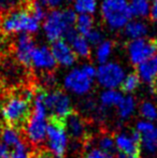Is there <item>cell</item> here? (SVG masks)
<instances>
[{
	"label": "cell",
	"mask_w": 157,
	"mask_h": 158,
	"mask_svg": "<svg viewBox=\"0 0 157 158\" xmlns=\"http://www.w3.org/2000/svg\"><path fill=\"white\" fill-rule=\"evenodd\" d=\"M78 13L71 8L51 10L42 24V30L50 42H56L65 38L69 29L74 27Z\"/></svg>",
	"instance_id": "cell-1"
},
{
	"label": "cell",
	"mask_w": 157,
	"mask_h": 158,
	"mask_svg": "<svg viewBox=\"0 0 157 158\" xmlns=\"http://www.w3.org/2000/svg\"><path fill=\"white\" fill-rule=\"evenodd\" d=\"M44 92H38L34 98L32 112L26 123L25 132L29 142L35 145L43 143L46 139L48 130V110L43 102Z\"/></svg>",
	"instance_id": "cell-2"
},
{
	"label": "cell",
	"mask_w": 157,
	"mask_h": 158,
	"mask_svg": "<svg viewBox=\"0 0 157 158\" xmlns=\"http://www.w3.org/2000/svg\"><path fill=\"white\" fill-rule=\"evenodd\" d=\"M100 14L105 25L112 30H121L131 21L128 0H102Z\"/></svg>",
	"instance_id": "cell-3"
},
{
	"label": "cell",
	"mask_w": 157,
	"mask_h": 158,
	"mask_svg": "<svg viewBox=\"0 0 157 158\" xmlns=\"http://www.w3.org/2000/svg\"><path fill=\"white\" fill-rule=\"evenodd\" d=\"M1 28L6 33H25L31 35L39 31L40 22L37 21L28 11H13L3 19Z\"/></svg>",
	"instance_id": "cell-4"
},
{
	"label": "cell",
	"mask_w": 157,
	"mask_h": 158,
	"mask_svg": "<svg viewBox=\"0 0 157 158\" xmlns=\"http://www.w3.org/2000/svg\"><path fill=\"white\" fill-rule=\"evenodd\" d=\"M43 102L52 119L64 122L72 113V102L68 94L60 89L44 93Z\"/></svg>",
	"instance_id": "cell-5"
},
{
	"label": "cell",
	"mask_w": 157,
	"mask_h": 158,
	"mask_svg": "<svg viewBox=\"0 0 157 158\" xmlns=\"http://www.w3.org/2000/svg\"><path fill=\"white\" fill-rule=\"evenodd\" d=\"M46 145L48 153L54 158H63L66 154L68 144H69V135L64 125V122L52 119L48 122V130H46Z\"/></svg>",
	"instance_id": "cell-6"
},
{
	"label": "cell",
	"mask_w": 157,
	"mask_h": 158,
	"mask_svg": "<svg viewBox=\"0 0 157 158\" xmlns=\"http://www.w3.org/2000/svg\"><path fill=\"white\" fill-rule=\"evenodd\" d=\"M29 101L23 96H13L8 99L2 108V115L10 126L16 127L27 123L30 116Z\"/></svg>",
	"instance_id": "cell-7"
},
{
	"label": "cell",
	"mask_w": 157,
	"mask_h": 158,
	"mask_svg": "<svg viewBox=\"0 0 157 158\" xmlns=\"http://www.w3.org/2000/svg\"><path fill=\"white\" fill-rule=\"evenodd\" d=\"M126 72L118 63L108 61L97 68L96 81L105 89H118L122 86Z\"/></svg>",
	"instance_id": "cell-8"
},
{
	"label": "cell",
	"mask_w": 157,
	"mask_h": 158,
	"mask_svg": "<svg viewBox=\"0 0 157 158\" xmlns=\"http://www.w3.org/2000/svg\"><path fill=\"white\" fill-rule=\"evenodd\" d=\"M95 80L90 77L82 67L73 68L64 77V87L66 90L76 96H84L90 92Z\"/></svg>",
	"instance_id": "cell-9"
},
{
	"label": "cell",
	"mask_w": 157,
	"mask_h": 158,
	"mask_svg": "<svg viewBox=\"0 0 157 158\" xmlns=\"http://www.w3.org/2000/svg\"><path fill=\"white\" fill-rule=\"evenodd\" d=\"M127 54L130 63L134 66H139L157 54V41L149 40L147 38L131 40L127 44Z\"/></svg>",
	"instance_id": "cell-10"
},
{
	"label": "cell",
	"mask_w": 157,
	"mask_h": 158,
	"mask_svg": "<svg viewBox=\"0 0 157 158\" xmlns=\"http://www.w3.org/2000/svg\"><path fill=\"white\" fill-rule=\"evenodd\" d=\"M140 140L141 135L136 130L131 132H121L118 133L114 138L115 148L125 156L138 155L140 151Z\"/></svg>",
	"instance_id": "cell-11"
},
{
	"label": "cell",
	"mask_w": 157,
	"mask_h": 158,
	"mask_svg": "<svg viewBox=\"0 0 157 158\" xmlns=\"http://www.w3.org/2000/svg\"><path fill=\"white\" fill-rule=\"evenodd\" d=\"M56 64H57L52 54L51 48H48V45H44V44L36 46V48L31 54L30 66H32L39 71L50 73L52 70H54Z\"/></svg>",
	"instance_id": "cell-12"
},
{
	"label": "cell",
	"mask_w": 157,
	"mask_h": 158,
	"mask_svg": "<svg viewBox=\"0 0 157 158\" xmlns=\"http://www.w3.org/2000/svg\"><path fill=\"white\" fill-rule=\"evenodd\" d=\"M51 51L54 56V59L57 64L65 68H70L76 61V55L72 51L71 46L69 45L65 39L58 40L53 42L51 45Z\"/></svg>",
	"instance_id": "cell-13"
},
{
	"label": "cell",
	"mask_w": 157,
	"mask_h": 158,
	"mask_svg": "<svg viewBox=\"0 0 157 158\" xmlns=\"http://www.w3.org/2000/svg\"><path fill=\"white\" fill-rule=\"evenodd\" d=\"M36 46V42L30 35H19L15 42V56L17 60L25 66H30L31 54Z\"/></svg>",
	"instance_id": "cell-14"
},
{
	"label": "cell",
	"mask_w": 157,
	"mask_h": 158,
	"mask_svg": "<svg viewBox=\"0 0 157 158\" xmlns=\"http://www.w3.org/2000/svg\"><path fill=\"white\" fill-rule=\"evenodd\" d=\"M65 40L71 46L72 51L76 57L81 58H88L92 54V45L88 43L87 39L83 35H81L76 31V28H71L65 35Z\"/></svg>",
	"instance_id": "cell-15"
},
{
	"label": "cell",
	"mask_w": 157,
	"mask_h": 158,
	"mask_svg": "<svg viewBox=\"0 0 157 158\" xmlns=\"http://www.w3.org/2000/svg\"><path fill=\"white\" fill-rule=\"evenodd\" d=\"M64 125L70 138L74 140H81L85 135L86 126L83 118L76 113H71L64 121Z\"/></svg>",
	"instance_id": "cell-16"
},
{
	"label": "cell",
	"mask_w": 157,
	"mask_h": 158,
	"mask_svg": "<svg viewBox=\"0 0 157 158\" xmlns=\"http://www.w3.org/2000/svg\"><path fill=\"white\" fill-rule=\"evenodd\" d=\"M137 74L144 83H155L157 79V54L137 66Z\"/></svg>",
	"instance_id": "cell-17"
},
{
	"label": "cell",
	"mask_w": 157,
	"mask_h": 158,
	"mask_svg": "<svg viewBox=\"0 0 157 158\" xmlns=\"http://www.w3.org/2000/svg\"><path fill=\"white\" fill-rule=\"evenodd\" d=\"M124 33L130 41L144 39L149 33V26L141 19H131L124 28Z\"/></svg>",
	"instance_id": "cell-18"
},
{
	"label": "cell",
	"mask_w": 157,
	"mask_h": 158,
	"mask_svg": "<svg viewBox=\"0 0 157 158\" xmlns=\"http://www.w3.org/2000/svg\"><path fill=\"white\" fill-rule=\"evenodd\" d=\"M140 150L149 157L157 156V126L150 132L141 135Z\"/></svg>",
	"instance_id": "cell-19"
},
{
	"label": "cell",
	"mask_w": 157,
	"mask_h": 158,
	"mask_svg": "<svg viewBox=\"0 0 157 158\" xmlns=\"http://www.w3.org/2000/svg\"><path fill=\"white\" fill-rule=\"evenodd\" d=\"M137 109L136 99L131 95H126L118 106V114L121 119H128L132 116Z\"/></svg>",
	"instance_id": "cell-20"
},
{
	"label": "cell",
	"mask_w": 157,
	"mask_h": 158,
	"mask_svg": "<svg viewBox=\"0 0 157 158\" xmlns=\"http://www.w3.org/2000/svg\"><path fill=\"white\" fill-rule=\"evenodd\" d=\"M123 94L118 89H105L100 94L99 101L101 103V106L105 108H118L119 102L123 99Z\"/></svg>",
	"instance_id": "cell-21"
},
{
	"label": "cell",
	"mask_w": 157,
	"mask_h": 158,
	"mask_svg": "<svg viewBox=\"0 0 157 158\" xmlns=\"http://www.w3.org/2000/svg\"><path fill=\"white\" fill-rule=\"evenodd\" d=\"M129 9L131 15L137 19H144L150 15L151 2L150 0H130Z\"/></svg>",
	"instance_id": "cell-22"
},
{
	"label": "cell",
	"mask_w": 157,
	"mask_h": 158,
	"mask_svg": "<svg viewBox=\"0 0 157 158\" xmlns=\"http://www.w3.org/2000/svg\"><path fill=\"white\" fill-rule=\"evenodd\" d=\"M112 52H113V42L110 40H105L96 46V51H95L96 60L98 61L99 64L108 63L112 55Z\"/></svg>",
	"instance_id": "cell-23"
},
{
	"label": "cell",
	"mask_w": 157,
	"mask_h": 158,
	"mask_svg": "<svg viewBox=\"0 0 157 158\" xmlns=\"http://www.w3.org/2000/svg\"><path fill=\"white\" fill-rule=\"evenodd\" d=\"M1 142H3L9 148H14L17 144H19L22 142L21 135H19V132L15 127L8 126L6 128H3V130L1 132Z\"/></svg>",
	"instance_id": "cell-24"
},
{
	"label": "cell",
	"mask_w": 157,
	"mask_h": 158,
	"mask_svg": "<svg viewBox=\"0 0 157 158\" xmlns=\"http://www.w3.org/2000/svg\"><path fill=\"white\" fill-rule=\"evenodd\" d=\"M98 9V0H74L73 10L80 14L93 15Z\"/></svg>",
	"instance_id": "cell-25"
},
{
	"label": "cell",
	"mask_w": 157,
	"mask_h": 158,
	"mask_svg": "<svg viewBox=\"0 0 157 158\" xmlns=\"http://www.w3.org/2000/svg\"><path fill=\"white\" fill-rule=\"evenodd\" d=\"M94 17L93 15L80 14L78 15L76 23V29L80 35L86 37L93 29H94Z\"/></svg>",
	"instance_id": "cell-26"
},
{
	"label": "cell",
	"mask_w": 157,
	"mask_h": 158,
	"mask_svg": "<svg viewBox=\"0 0 157 158\" xmlns=\"http://www.w3.org/2000/svg\"><path fill=\"white\" fill-rule=\"evenodd\" d=\"M139 112L143 119L154 123L157 121V106L151 101H144L139 106Z\"/></svg>",
	"instance_id": "cell-27"
},
{
	"label": "cell",
	"mask_w": 157,
	"mask_h": 158,
	"mask_svg": "<svg viewBox=\"0 0 157 158\" xmlns=\"http://www.w3.org/2000/svg\"><path fill=\"white\" fill-rule=\"evenodd\" d=\"M140 82H141V80L139 79L137 73H134V72L128 73V74H126V77H125V79H124L123 83H122L121 87L124 92L127 93V94L129 95V94H131V93H134V90L139 87Z\"/></svg>",
	"instance_id": "cell-28"
},
{
	"label": "cell",
	"mask_w": 157,
	"mask_h": 158,
	"mask_svg": "<svg viewBox=\"0 0 157 158\" xmlns=\"http://www.w3.org/2000/svg\"><path fill=\"white\" fill-rule=\"evenodd\" d=\"M97 148L99 150L103 151V152L113 154L114 150L116 148L114 138L110 137V135H102V137L99 138L98 142H97Z\"/></svg>",
	"instance_id": "cell-29"
},
{
	"label": "cell",
	"mask_w": 157,
	"mask_h": 158,
	"mask_svg": "<svg viewBox=\"0 0 157 158\" xmlns=\"http://www.w3.org/2000/svg\"><path fill=\"white\" fill-rule=\"evenodd\" d=\"M30 14H31L38 22H43L48 13H46L45 8L43 6V4L36 1L32 3V6H31V9H30Z\"/></svg>",
	"instance_id": "cell-30"
},
{
	"label": "cell",
	"mask_w": 157,
	"mask_h": 158,
	"mask_svg": "<svg viewBox=\"0 0 157 158\" xmlns=\"http://www.w3.org/2000/svg\"><path fill=\"white\" fill-rule=\"evenodd\" d=\"M11 158H31L28 152L27 145L23 141L17 144L14 148H12L11 152Z\"/></svg>",
	"instance_id": "cell-31"
},
{
	"label": "cell",
	"mask_w": 157,
	"mask_h": 158,
	"mask_svg": "<svg viewBox=\"0 0 157 158\" xmlns=\"http://www.w3.org/2000/svg\"><path fill=\"white\" fill-rule=\"evenodd\" d=\"M86 39H87L88 43L90 44V45H99V44L101 43V42L105 41V37H103V33L100 31L99 29H97V28H94V29L92 30L89 33H88L87 35H86Z\"/></svg>",
	"instance_id": "cell-32"
},
{
	"label": "cell",
	"mask_w": 157,
	"mask_h": 158,
	"mask_svg": "<svg viewBox=\"0 0 157 158\" xmlns=\"http://www.w3.org/2000/svg\"><path fill=\"white\" fill-rule=\"evenodd\" d=\"M156 127V125L152 122L145 121V119H141L138 123L136 124V131L139 133L140 135H145V133L150 132L151 130H153Z\"/></svg>",
	"instance_id": "cell-33"
},
{
	"label": "cell",
	"mask_w": 157,
	"mask_h": 158,
	"mask_svg": "<svg viewBox=\"0 0 157 158\" xmlns=\"http://www.w3.org/2000/svg\"><path fill=\"white\" fill-rule=\"evenodd\" d=\"M84 158H115V156L111 153L103 152L98 148H92L86 152Z\"/></svg>",
	"instance_id": "cell-34"
},
{
	"label": "cell",
	"mask_w": 157,
	"mask_h": 158,
	"mask_svg": "<svg viewBox=\"0 0 157 158\" xmlns=\"http://www.w3.org/2000/svg\"><path fill=\"white\" fill-rule=\"evenodd\" d=\"M19 0H0V13L8 12L19 4Z\"/></svg>",
	"instance_id": "cell-35"
},
{
	"label": "cell",
	"mask_w": 157,
	"mask_h": 158,
	"mask_svg": "<svg viewBox=\"0 0 157 158\" xmlns=\"http://www.w3.org/2000/svg\"><path fill=\"white\" fill-rule=\"evenodd\" d=\"M66 0H46L45 6H48L52 10H59L64 6Z\"/></svg>",
	"instance_id": "cell-36"
},
{
	"label": "cell",
	"mask_w": 157,
	"mask_h": 158,
	"mask_svg": "<svg viewBox=\"0 0 157 158\" xmlns=\"http://www.w3.org/2000/svg\"><path fill=\"white\" fill-rule=\"evenodd\" d=\"M11 155L10 148L8 145L3 143V142H0V158H8Z\"/></svg>",
	"instance_id": "cell-37"
},
{
	"label": "cell",
	"mask_w": 157,
	"mask_h": 158,
	"mask_svg": "<svg viewBox=\"0 0 157 158\" xmlns=\"http://www.w3.org/2000/svg\"><path fill=\"white\" fill-rule=\"evenodd\" d=\"M150 17L153 22L157 23V0H152L151 2V11H150Z\"/></svg>",
	"instance_id": "cell-38"
},
{
	"label": "cell",
	"mask_w": 157,
	"mask_h": 158,
	"mask_svg": "<svg viewBox=\"0 0 157 158\" xmlns=\"http://www.w3.org/2000/svg\"><path fill=\"white\" fill-rule=\"evenodd\" d=\"M36 158H54V157H53L48 152H40L36 156Z\"/></svg>",
	"instance_id": "cell-39"
},
{
	"label": "cell",
	"mask_w": 157,
	"mask_h": 158,
	"mask_svg": "<svg viewBox=\"0 0 157 158\" xmlns=\"http://www.w3.org/2000/svg\"><path fill=\"white\" fill-rule=\"evenodd\" d=\"M126 158H141L139 155H132V156H127Z\"/></svg>",
	"instance_id": "cell-40"
},
{
	"label": "cell",
	"mask_w": 157,
	"mask_h": 158,
	"mask_svg": "<svg viewBox=\"0 0 157 158\" xmlns=\"http://www.w3.org/2000/svg\"><path fill=\"white\" fill-rule=\"evenodd\" d=\"M37 2H39V3H42V4H45L46 0H37Z\"/></svg>",
	"instance_id": "cell-41"
},
{
	"label": "cell",
	"mask_w": 157,
	"mask_h": 158,
	"mask_svg": "<svg viewBox=\"0 0 157 158\" xmlns=\"http://www.w3.org/2000/svg\"><path fill=\"white\" fill-rule=\"evenodd\" d=\"M155 86H156V88H157V79H156V81H155Z\"/></svg>",
	"instance_id": "cell-42"
},
{
	"label": "cell",
	"mask_w": 157,
	"mask_h": 158,
	"mask_svg": "<svg viewBox=\"0 0 157 158\" xmlns=\"http://www.w3.org/2000/svg\"><path fill=\"white\" fill-rule=\"evenodd\" d=\"M68 1H74V0H68Z\"/></svg>",
	"instance_id": "cell-43"
},
{
	"label": "cell",
	"mask_w": 157,
	"mask_h": 158,
	"mask_svg": "<svg viewBox=\"0 0 157 158\" xmlns=\"http://www.w3.org/2000/svg\"><path fill=\"white\" fill-rule=\"evenodd\" d=\"M8 158H11V155H10V157H8Z\"/></svg>",
	"instance_id": "cell-44"
}]
</instances>
